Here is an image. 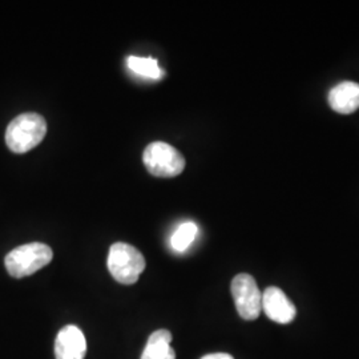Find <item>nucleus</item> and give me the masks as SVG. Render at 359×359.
<instances>
[{"instance_id": "1", "label": "nucleus", "mask_w": 359, "mask_h": 359, "mask_svg": "<svg viewBox=\"0 0 359 359\" xmlns=\"http://www.w3.org/2000/svg\"><path fill=\"white\" fill-rule=\"evenodd\" d=\"M47 133L44 117L27 112L15 117L6 130V144L13 154H26L38 147Z\"/></svg>"}, {"instance_id": "2", "label": "nucleus", "mask_w": 359, "mask_h": 359, "mask_svg": "<svg viewBox=\"0 0 359 359\" xmlns=\"http://www.w3.org/2000/svg\"><path fill=\"white\" fill-rule=\"evenodd\" d=\"M53 258V252L48 245L31 243L11 250L6 259V269L15 278L28 277L47 266Z\"/></svg>"}, {"instance_id": "3", "label": "nucleus", "mask_w": 359, "mask_h": 359, "mask_svg": "<svg viewBox=\"0 0 359 359\" xmlns=\"http://www.w3.org/2000/svg\"><path fill=\"white\" fill-rule=\"evenodd\" d=\"M107 264L111 276L123 285L137 283L147 265L142 252L126 243H116L111 246Z\"/></svg>"}, {"instance_id": "4", "label": "nucleus", "mask_w": 359, "mask_h": 359, "mask_svg": "<svg viewBox=\"0 0 359 359\" xmlns=\"http://www.w3.org/2000/svg\"><path fill=\"white\" fill-rule=\"evenodd\" d=\"M142 161L147 170L156 177H176L185 168L181 152L164 142H151L142 154Z\"/></svg>"}, {"instance_id": "5", "label": "nucleus", "mask_w": 359, "mask_h": 359, "mask_svg": "<svg viewBox=\"0 0 359 359\" xmlns=\"http://www.w3.org/2000/svg\"><path fill=\"white\" fill-rule=\"evenodd\" d=\"M231 292L237 313L243 320L255 321L259 317L262 311V293L250 274H237L231 281Z\"/></svg>"}, {"instance_id": "6", "label": "nucleus", "mask_w": 359, "mask_h": 359, "mask_svg": "<svg viewBox=\"0 0 359 359\" xmlns=\"http://www.w3.org/2000/svg\"><path fill=\"white\" fill-rule=\"evenodd\" d=\"M262 310L271 321L287 325L294 321L297 316L295 305L280 287L270 286L262 293Z\"/></svg>"}, {"instance_id": "7", "label": "nucleus", "mask_w": 359, "mask_h": 359, "mask_svg": "<svg viewBox=\"0 0 359 359\" xmlns=\"http://www.w3.org/2000/svg\"><path fill=\"white\" fill-rule=\"evenodd\" d=\"M87 353V341L83 332L75 326H65L55 341L56 359H84Z\"/></svg>"}, {"instance_id": "8", "label": "nucleus", "mask_w": 359, "mask_h": 359, "mask_svg": "<svg viewBox=\"0 0 359 359\" xmlns=\"http://www.w3.org/2000/svg\"><path fill=\"white\" fill-rule=\"evenodd\" d=\"M329 105L334 112L350 115L359 109V84L354 81H342L337 84L327 96Z\"/></svg>"}, {"instance_id": "9", "label": "nucleus", "mask_w": 359, "mask_h": 359, "mask_svg": "<svg viewBox=\"0 0 359 359\" xmlns=\"http://www.w3.org/2000/svg\"><path fill=\"white\" fill-rule=\"evenodd\" d=\"M172 334L168 330H157L151 334L142 359H176V353L170 346Z\"/></svg>"}, {"instance_id": "10", "label": "nucleus", "mask_w": 359, "mask_h": 359, "mask_svg": "<svg viewBox=\"0 0 359 359\" xmlns=\"http://www.w3.org/2000/svg\"><path fill=\"white\" fill-rule=\"evenodd\" d=\"M127 63H128L129 69L140 76L149 77V79H161L164 76V72L158 67L157 60L152 57L129 56Z\"/></svg>"}, {"instance_id": "11", "label": "nucleus", "mask_w": 359, "mask_h": 359, "mask_svg": "<svg viewBox=\"0 0 359 359\" xmlns=\"http://www.w3.org/2000/svg\"><path fill=\"white\" fill-rule=\"evenodd\" d=\"M198 233V228L194 222H185L180 225L179 229L173 233L170 244L176 252H184L192 245L196 236Z\"/></svg>"}, {"instance_id": "12", "label": "nucleus", "mask_w": 359, "mask_h": 359, "mask_svg": "<svg viewBox=\"0 0 359 359\" xmlns=\"http://www.w3.org/2000/svg\"><path fill=\"white\" fill-rule=\"evenodd\" d=\"M201 359H234L229 354H225V353H216V354H208L205 357H203Z\"/></svg>"}]
</instances>
